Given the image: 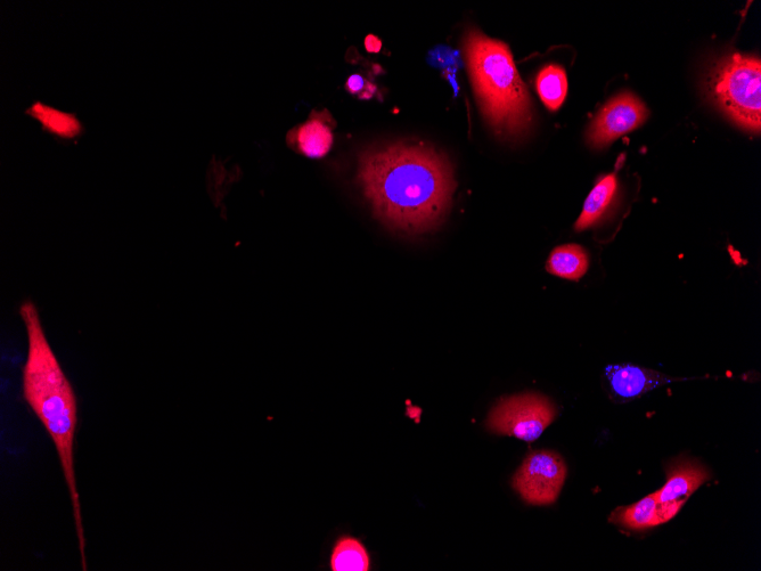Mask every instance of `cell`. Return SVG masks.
Here are the masks:
<instances>
[{"label":"cell","mask_w":761,"mask_h":571,"mask_svg":"<svg viewBox=\"0 0 761 571\" xmlns=\"http://www.w3.org/2000/svg\"><path fill=\"white\" fill-rule=\"evenodd\" d=\"M536 85L540 99L547 108L559 110L568 93L566 71L558 65H548L538 73Z\"/></svg>","instance_id":"16"},{"label":"cell","mask_w":761,"mask_h":571,"mask_svg":"<svg viewBox=\"0 0 761 571\" xmlns=\"http://www.w3.org/2000/svg\"><path fill=\"white\" fill-rule=\"evenodd\" d=\"M659 503L656 494L649 495L645 499L629 507H621L612 512L609 518L611 524L628 528L630 530H644L660 525Z\"/></svg>","instance_id":"13"},{"label":"cell","mask_w":761,"mask_h":571,"mask_svg":"<svg viewBox=\"0 0 761 571\" xmlns=\"http://www.w3.org/2000/svg\"><path fill=\"white\" fill-rule=\"evenodd\" d=\"M667 483L656 494L659 504L689 499L707 480L710 472L698 461L679 458L667 468Z\"/></svg>","instance_id":"9"},{"label":"cell","mask_w":761,"mask_h":571,"mask_svg":"<svg viewBox=\"0 0 761 571\" xmlns=\"http://www.w3.org/2000/svg\"><path fill=\"white\" fill-rule=\"evenodd\" d=\"M555 405L545 396L523 394L503 398L487 420L494 434L517 437L534 442L556 418Z\"/></svg>","instance_id":"5"},{"label":"cell","mask_w":761,"mask_h":571,"mask_svg":"<svg viewBox=\"0 0 761 571\" xmlns=\"http://www.w3.org/2000/svg\"><path fill=\"white\" fill-rule=\"evenodd\" d=\"M589 257L586 250L577 244H567L555 248L547 260L548 273L570 281H578L586 274Z\"/></svg>","instance_id":"12"},{"label":"cell","mask_w":761,"mask_h":571,"mask_svg":"<svg viewBox=\"0 0 761 571\" xmlns=\"http://www.w3.org/2000/svg\"><path fill=\"white\" fill-rule=\"evenodd\" d=\"M357 179L375 217L408 235L443 225L456 189L448 159L424 144L396 143L366 152Z\"/></svg>","instance_id":"1"},{"label":"cell","mask_w":761,"mask_h":571,"mask_svg":"<svg viewBox=\"0 0 761 571\" xmlns=\"http://www.w3.org/2000/svg\"><path fill=\"white\" fill-rule=\"evenodd\" d=\"M645 105L630 93H623L612 99L597 114L587 140L596 149H603L618 137L642 126L648 118Z\"/></svg>","instance_id":"7"},{"label":"cell","mask_w":761,"mask_h":571,"mask_svg":"<svg viewBox=\"0 0 761 571\" xmlns=\"http://www.w3.org/2000/svg\"><path fill=\"white\" fill-rule=\"evenodd\" d=\"M364 85L365 80L362 78V76L354 75L348 79L346 88L351 94H359L362 93L363 89L365 88Z\"/></svg>","instance_id":"18"},{"label":"cell","mask_w":761,"mask_h":571,"mask_svg":"<svg viewBox=\"0 0 761 571\" xmlns=\"http://www.w3.org/2000/svg\"><path fill=\"white\" fill-rule=\"evenodd\" d=\"M427 60L433 68L443 69L450 72H454L455 69L460 68L463 65L461 53L444 45H439L433 48V50L429 52Z\"/></svg>","instance_id":"17"},{"label":"cell","mask_w":761,"mask_h":571,"mask_svg":"<svg viewBox=\"0 0 761 571\" xmlns=\"http://www.w3.org/2000/svg\"><path fill=\"white\" fill-rule=\"evenodd\" d=\"M567 473L566 463L558 453L531 452L515 473L512 486L528 504L551 505L558 500Z\"/></svg>","instance_id":"6"},{"label":"cell","mask_w":761,"mask_h":571,"mask_svg":"<svg viewBox=\"0 0 761 571\" xmlns=\"http://www.w3.org/2000/svg\"><path fill=\"white\" fill-rule=\"evenodd\" d=\"M618 190L616 175H608L601 179L589 193L582 215L577 220L576 231L583 232L595 225L608 211Z\"/></svg>","instance_id":"11"},{"label":"cell","mask_w":761,"mask_h":571,"mask_svg":"<svg viewBox=\"0 0 761 571\" xmlns=\"http://www.w3.org/2000/svg\"><path fill=\"white\" fill-rule=\"evenodd\" d=\"M761 62L758 57L735 54L717 65L710 89L720 108L751 133L761 129Z\"/></svg>","instance_id":"4"},{"label":"cell","mask_w":761,"mask_h":571,"mask_svg":"<svg viewBox=\"0 0 761 571\" xmlns=\"http://www.w3.org/2000/svg\"><path fill=\"white\" fill-rule=\"evenodd\" d=\"M605 377L609 382L611 395L619 402L633 401L653 389L675 381L666 374L630 364L607 367Z\"/></svg>","instance_id":"8"},{"label":"cell","mask_w":761,"mask_h":571,"mask_svg":"<svg viewBox=\"0 0 761 571\" xmlns=\"http://www.w3.org/2000/svg\"><path fill=\"white\" fill-rule=\"evenodd\" d=\"M296 140L301 153L306 157L319 159L330 152L333 134L323 120L314 119L298 128Z\"/></svg>","instance_id":"15"},{"label":"cell","mask_w":761,"mask_h":571,"mask_svg":"<svg viewBox=\"0 0 761 571\" xmlns=\"http://www.w3.org/2000/svg\"><path fill=\"white\" fill-rule=\"evenodd\" d=\"M20 316L28 336V354L23 367L24 399L43 423L59 455L72 503L81 564L86 571V538L75 470L77 396L49 345L36 305L31 301L23 303Z\"/></svg>","instance_id":"2"},{"label":"cell","mask_w":761,"mask_h":571,"mask_svg":"<svg viewBox=\"0 0 761 571\" xmlns=\"http://www.w3.org/2000/svg\"><path fill=\"white\" fill-rule=\"evenodd\" d=\"M462 50L482 116L496 136L517 140L526 135L533 120L531 101L509 46L471 28Z\"/></svg>","instance_id":"3"},{"label":"cell","mask_w":761,"mask_h":571,"mask_svg":"<svg viewBox=\"0 0 761 571\" xmlns=\"http://www.w3.org/2000/svg\"><path fill=\"white\" fill-rule=\"evenodd\" d=\"M330 565L333 571H368L371 558L357 538L342 536L334 545Z\"/></svg>","instance_id":"14"},{"label":"cell","mask_w":761,"mask_h":571,"mask_svg":"<svg viewBox=\"0 0 761 571\" xmlns=\"http://www.w3.org/2000/svg\"><path fill=\"white\" fill-rule=\"evenodd\" d=\"M27 114L39 121L44 132L61 140L71 141L83 135L84 127L76 114L63 112L46 104L36 102L27 110Z\"/></svg>","instance_id":"10"},{"label":"cell","mask_w":761,"mask_h":571,"mask_svg":"<svg viewBox=\"0 0 761 571\" xmlns=\"http://www.w3.org/2000/svg\"><path fill=\"white\" fill-rule=\"evenodd\" d=\"M365 45H366L367 51L372 53L380 52L381 46H382L380 39L374 36H368L366 38Z\"/></svg>","instance_id":"19"}]
</instances>
